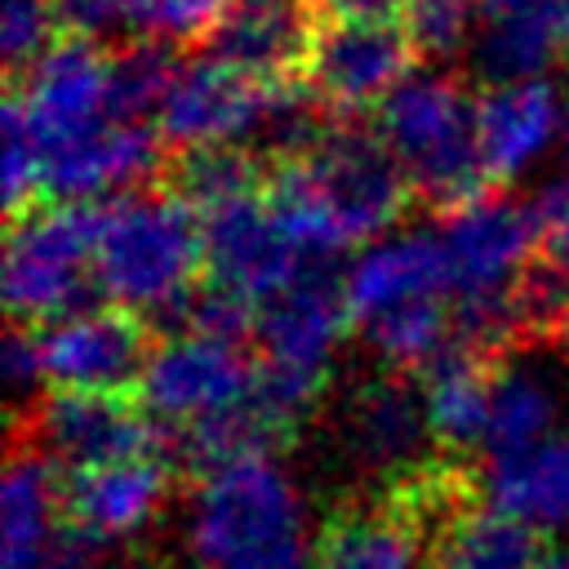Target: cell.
Wrapping results in <instances>:
<instances>
[{
    "label": "cell",
    "instance_id": "cell-35",
    "mask_svg": "<svg viewBox=\"0 0 569 569\" xmlns=\"http://www.w3.org/2000/svg\"><path fill=\"white\" fill-rule=\"evenodd\" d=\"M476 4H480V13H485V18H498V13L520 9V4H529V0H476Z\"/></svg>",
    "mask_w": 569,
    "mask_h": 569
},
{
    "label": "cell",
    "instance_id": "cell-27",
    "mask_svg": "<svg viewBox=\"0 0 569 569\" xmlns=\"http://www.w3.org/2000/svg\"><path fill=\"white\" fill-rule=\"evenodd\" d=\"M173 49L160 40H133L120 53H111V120L120 124H147L151 116L160 120L164 98L178 80Z\"/></svg>",
    "mask_w": 569,
    "mask_h": 569
},
{
    "label": "cell",
    "instance_id": "cell-14",
    "mask_svg": "<svg viewBox=\"0 0 569 569\" xmlns=\"http://www.w3.org/2000/svg\"><path fill=\"white\" fill-rule=\"evenodd\" d=\"M0 533H4V569H84L98 551L67 520L62 471L31 440L13 445L9 453L4 493H0Z\"/></svg>",
    "mask_w": 569,
    "mask_h": 569
},
{
    "label": "cell",
    "instance_id": "cell-18",
    "mask_svg": "<svg viewBox=\"0 0 569 569\" xmlns=\"http://www.w3.org/2000/svg\"><path fill=\"white\" fill-rule=\"evenodd\" d=\"M164 493H169V462H164V453L62 476L67 520L93 547H107V542L129 538L142 525H151V516L160 511Z\"/></svg>",
    "mask_w": 569,
    "mask_h": 569
},
{
    "label": "cell",
    "instance_id": "cell-12",
    "mask_svg": "<svg viewBox=\"0 0 569 569\" xmlns=\"http://www.w3.org/2000/svg\"><path fill=\"white\" fill-rule=\"evenodd\" d=\"M280 93L284 84H262L218 58H204L178 71L156 129L164 147H178V151L240 147V138L271 129Z\"/></svg>",
    "mask_w": 569,
    "mask_h": 569
},
{
    "label": "cell",
    "instance_id": "cell-23",
    "mask_svg": "<svg viewBox=\"0 0 569 569\" xmlns=\"http://www.w3.org/2000/svg\"><path fill=\"white\" fill-rule=\"evenodd\" d=\"M427 533L382 493L373 507L338 511L316 538V569H418Z\"/></svg>",
    "mask_w": 569,
    "mask_h": 569
},
{
    "label": "cell",
    "instance_id": "cell-25",
    "mask_svg": "<svg viewBox=\"0 0 569 569\" xmlns=\"http://www.w3.org/2000/svg\"><path fill=\"white\" fill-rule=\"evenodd\" d=\"M560 44H569V36L560 27L556 0H529L520 9L485 18L476 58L485 76H493L498 84H516V80H538V71L551 67Z\"/></svg>",
    "mask_w": 569,
    "mask_h": 569
},
{
    "label": "cell",
    "instance_id": "cell-11",
    "mask_svg": "<svg viewBox=\"0 0 569 569\" xmlns=\"http://www.w3.org/2000/svg\"><path fill=\"white\" fill-rule=\"evenodd\" d=\"M9 98L49 156L111 124V58L89 40L58 36L44 58L13 76Z\"/></svg>",
    "mask_w": 569,
    "mask_h": 569
},
{
    "label": "cell",
    "instance_id": "cell-8",
    "mask_svg": "<svg viewBox=\"0 0 569 569\" xmlns=\"http://www.w3.org/2000/svg\"><path fill=\"white\" fill-rule=\"evenodd\" d=\"M31 445L62 471H93L129 458L164 453V431L138 396L49 391L31 409Z\"/></svg>",
    "mask_w": 569,
    "mask_h": 569
},
{
    "label": "cell",
    "instance_id": "cell-17",
    "mask_svg": "<svg viewBox=\"0 0 569 569\" xmlns=\"http://www.w3.org/2000/svg\"><path fill=\"white\" fill-rule=\"evenodd\" d=\"M342 298H347L351 325H369V320L413 307V302L453 298L440 236L405 231V236L369 244L342 276Z\"/></svg>",
    "mask_w": 569,
    "mask_h": 569
},
{
    "label": "cell",
    "instance_id": "cell-15",
    "mask_svg": "<svg viewBox=\"0 0 569 569\" xmlns=\"http://www.w3.org/2000/svg\"><path fill=\"white\" fill-rule=\"evenodd\" d=\"M325 13L316 0H231L213 31V58L262 80L293 84L307 76Z\"/></svg>",
    "mask_w": 569,
    "mask_h": 569
},
{
    "label": "cell",
    "instance_id": "cell-9",
    "mask_svg": "<svg viewBox=\"0 0 569 569\" xmlns=\"http://www.w3.org/2000/svg\"><path fill=\"white\" fill-rule=\"evenodd\" d=\"M204 231V284L249 302L253 311L267 307L276 293H284L307 267L302 249L284 236L280 218L267 204V187L240 200H227L218 209L200 213Z\"/></svg>",
    "mask_w": 569,
    "mask_h": 569
},
{
    "label": "cell",
    "instance_id": "cell-5",
    "mask_svg": "<svg viewBox=\"0 0 569 569\" xmlns=\"http://www.w3.org/2000/svg\"><path fill=\"white\" fill-rule=\"evenodd\" d=\"M347 320L351 316L342 284L325 267H307L284 293L258 307V325H253L258 396L289 431L325 387Z\"/></svg>",
    "mask_w": 569,
    "mask_h": 569
},
{
    "label": "cell",
    "instance_id": "cell-31",
    "mask_svg": "<svg viewBox=\"0 0 569 569\" xmlns=\"http://www.w3.org/2000/svg\"><path fill=\"white\" fill-rule=\"evenodd\" d=\"M529 218H533V236H538V262L569 276V178L547 182L529 200Z\"/></svg>",
    "mask_w": 569,
    "mask_h": 569
},
{
    "label": "cell",
    "instance_id": "cell-30",
    "mask_svg": "<svg viewBox=\"0 0 569 569\" xmlns=\"http://www.w3.org/2000/svg\"><path fill=\"white\" fill-rule=\"evenodd\" d=\"M400 22L418 53L440 58L462 44L467 22H471V0H409Z\"/></svg>",
    "mask_w": 569,
    "mask_h": 569
},
{
    "label": "cell",
    "instance_id": "cell-29",
    "mask_svg": "<svg viewBox=\"0 0 569 569\" xmlns=\"http://www.w3.org/2000/svg\"><path fill=\"white\" fill-rule=\"evenodd\" d=\"M53 36H58V22H53V4L49 0H4L0 44H4L9 76H22L36 58H44L53 49Z\"/></svg>",
    "mask_w": 569,
    "mask_h": 569
},
{
    "label": "cell",
    "instance_id": "cell-2",
    "mask_svg": "<svg viewBox=\"0 0 569 569\" xmlns=\"http://www.w3.org/2000/svg\"><path fill=\"white\" fill-rule=\"evenodd\" d=\"M204 276L200 213L173 187H138L98 204V289L133 311H187Z\"/></svg>",
    "mask_w": 569,
    "mask_h": 569
},
{
    "label": "cell",
    "instance_id": "cell-24",
    "mask_svg": "<svg viewBox=\"0 0 569 569\" xmlns=\"http://www.w3.org/2000/svg\"><path fill=\"white\" fill-rule=\"evenodd\" d=\"M427 569H556V560L542 529L476 502L431 542Z\"/></svg>",
    "mask_w": 569,
    "mask_h": 569
},
{
    "label": "cell",
    "instance_id": "cell-6",
    "mask_svg": "<svg viewBox=\"0 0 569 569\" xmlns=\"http://www.w3.org/2000/svg\"><path fill=\"white\" fill-rule=\"evenodd\" d=\"M98 249V204H36L9 222L4 307L13 325L44 329L84 307Z\"/></svg>",
    "mask_w": 569,
    "mask_h": 569
},
{
    "label": "cell",
    "instance_id": "cell-28",
    "mask_svg": "<svg viewBox=\"0 0 569 569\" xmlns=\"http://www.w3.org/2000/svg\"><path fill=\"white\" fill-rule=\"evenodd\" d=\"M36 196H44V151L31 138L22 111L13 98H4V209L9 222L36 209Z\"/></svg>",
    "mask_w": 569,
    "mask_h": 569
},
{
    "label": "cell",
    "instance_id": "cell-4",
    "mask_svg": "<svg viewBox=\"0 0 569 569\" xmlns=\"http://www.w3.org/2000/svg\"><path fill=\"white\" fill-rule=\"evenodd\" d=\"M378 138L405 169L418 200L445 218L489 196L476 133V102L449 76H409L378 107Z\"/></svg>",
    "mask_w": 569,
    "mask_h": 569
},
{
    "label": "cell",
    "instance_id": "cell-22",
    "mask_svg": "<svg viewBox=\"0 0 569 569\" xmlns=\"http://www.w3.org/2000/svg\"><path fill=\"white\" fill-rule=\"evenodd\" d=\"M342 436L360 462L413 471V458L431 436L422 396H413L400 378H369L342 409Z\"/></svg>",
    "mask_w": 569,
    "mask_h": 569
},
{
    "label": "cell",
    "instance_id": "cell-16",
    "mask_svg": "<svg viewBox=\"0 0 569 569\" xmlns=\"http://www.w3.org/2000/svg\"><path fill=\"white\" fill-rule=\"evenodd\" d=\"M164 169V138L151 124H102L80 142L44 156V196L58 204H93L98 196L142 187ZM116 200V196H111Z\"/></svg>",
    "mask_w": 569,
    "mask_h": 569
},
{
    "label": "cell",
    "instance_id": "cell-3",
    "mask_svg": "<svg viewBox=\"0 0 569 569\" xmlns=\"http://www.w3.org/2000/svg\"><path fill=\"white\" fill-rule=\"evenodd\" d=\"M187 547L200 569H307L316 560L302 498L267 453H244L200 476Z\"/></svg>",
    "mask_w": 569,
    "mask_h": 569
},
{
    "label": "cell",
    "instance_id": "cell-26",
    "mask_svg": "<svg viewBox=\"0 0 569 569\" xmlns=\"http://www.w3.org/2000/svg\"><path fill=\"white\" fill-rule=\"evenodd\" d=\"M556 422V396L533 369H502L493 387V409H489V436L485 449L489 458L520 453L538 440L551 436Z\"/></svg>",
    "mask_w": 569,
    "mask_h": 569
},
{
    "label": "cell",
    "instance_id": "cell-38",
    "mask_svg": "<svg viewBox=\"0 0 569 569\" xmlns=\"http://www.w3.org/2000/svg\"><path fill=\"white\" fill-rule=\"evenodd\" d=\"M565 147H569V107H565Z\"/></svg>",
    "mask_w": 569,
    "mask_h": 569
},
{
    "label": "cell",
    "instance_id": "cell-39",
    "mask_svg": "<svg viewBox=\"0 0 569 569\" xmlns=\"http://www.w3.org/2000/svg\"><path fill=\"white\" fill-rule=\"evenodd\" d=\"M556 569H569V560H556Z\"/></svg>",
    "mask_w": 569,
    "mask_h": 569
},
{
    "label": "cell",
    "instance_id": "cell-36",
    "mask_svg": "<svg viewBox=\"0 0 569 569\" xmlns=\"http://www.w3.org/2000/svg\"><path fill=\"white\" fill-rule=\"evenodd\" d=\"M556 13H560V27H565V36H569V0H556Z\"/></svg>",
    "mask_w": 569,
    "mask_h": 569
},
{
    "label": "cell",
    "instance_id": "cell-7",
    "mask_svg": "<svg viewBox=\"0 0 569 569\" xmlns=\"http://www.w3.org/2000/svg\"><path fill=\"white\" fill-rule=\"evenodd\" d=\"M258 396V356L244 342L182 329L160 342L147 360L138 400L160 422L164 436H182L240 413Z\"/></svg>",
    "mask_w": 569,
    "mask_h": 569
},
{
    "label": "cell",
    "instance_id": "cell-20",
    "mask_svg": "<svg viewBox=\"0 0 569 569\" xmlns=\"http://www.w3.org/2000/svg\"><path fill=\"white\" fill-rule=\"evenodd\" d=\"M560 102L547 80H516V84H493L476 102V133H480V156L489 182L516 178L556 133L560 124Z\"/></svg>",
    "mask_w": 569,
    "mask_h": 569
},
{
    "label": "cell",
    "instance_id": "cell-21",
    "mask_svg": "<svg viewBox=\"0 0 569 569\" xmlns=\"http://www.w3.org/2000/svg\"><path fill=\"white\" fill-rule=\"evenodd\" d=\"M485 502L542 533L569 525V436H547L520 453L489 458Z\"/></svg>",
    "mask_w": 569,
    "mask_h": 569
},
{
    "label": "cell",
    "instance_id": "cell-32",
    "mask_svg": "<svg viewBox=\"0 0 569 569\" xmlns=\"http://www.w3.org/2000/svg\"><path fill=\"white\" fill-rule=\"evenodd\" d=\"M53 4V22L58 36L71 40H107L111 31H133V0H49Z\"/></svg>",
    "mask_w": 569,
    "mask_h": 569
},
{
    "label": "cell",
    "instance_id": "cell-34",
    "mask_svg": "<svg viewBox=\"0 0 569 569\" xmlns=\"http://www.w3.org/2000/svg\"><path fill=\"white\" fill-rule=\"evenodd\" d=\"M325 22H378L405 13L409 0H316Z\"/></svg>",
    "mask_w": 569,
    "mask_h": 569
},
{
    "label": "cell",
    "instance_id": "cell-19",
    "mask_svg": "<svg viewBox=\"0 0 569 569\" xmlns=\"http://www.w3.org/2000/svg\"><path fill=\"white\" fill-rule=\"evenodd\" d=\"M498 365L489 351L453 338L422 373V409H427V427L431 440L458 458L471 453L476 445H485L489 436V409H493V387H498Z\"/></svg>",
    "mask_w": 569,
    "mask_h": 569
},
{
    "label": "cell",
    "instance_id": "cell-1",
    "mask_svg": "<svg viewBox=\"0 0 569 569\" xmlns=\"http://www.w3.org/2000/svg\"><path fill=\"white\" fill-rule=\"evenodd\" d=\"M409 200L413 187L378 129L333 124L298 156L267 160V204L307 262L382 236Z\"/></svg>",
    "mask_w": 569,
    "mask_h": 569
},
{
    "label": "cell",
    "instance_id": "cell-33",
    "mask_svg": "<svg viewBox=\"0 0 569 569\" xmlns=\"http://www.w3.org/2000/svg\"><path fill=\"white\" fill-rule=\"evenodd\" d=\"M0 365H4V382H9L13 391L36 387V378H44V365H40V338H36V329L13 325V329H9V338H4V351H0Z\"/></svg>",
    "mask_w": 569,
    "mask_h": 569
},
{
    "label": "cell",
    "instance_id": "cell-10",
    "mask_svg": "<svg viewBox=\"0 0 569 569\" xmlns=\"http://www.w3.org/2000/svg\"><path fill=\"white\" fill-rule=\"evenodd\" d=\"M40 338V365L44 382L53 391H102V396H138L151 338L142 316L107 302V307H80L44 329Z\"/></svg>",
    "mask_w": 569,
    "mask_h": 569
},
{
    "label": "cell",
    "instance_id": "cell-13",
    "mask_svg": "<svg viewBox=\"0 0 569 569\" xmlns=\"http://www.w3.org/2000/svg\"><path fill=\"white\" fill-rule=\"evenodd\" d=\"M418 49L396 18L378 22H325L307 62V89L333 116L382 107L413 67Z\"/></svg>",
    "mask_w": 569,
    "mask_h": 569
},
{
    "label": "cell",
    "instance_id": "cell-37",
    "mask_svg": "<svg viewBox=\"0 0 569 569\" xmlns=\"http://www.w3.org/2000/svg\"><path fill=\"white\" fill-rule=\"evenodd\" d=\"M560 338L569 342V307H565V320H560Z\"/></svg>",
    "mask_w": 569,
    "mask_h": 569
}]
</instances>
